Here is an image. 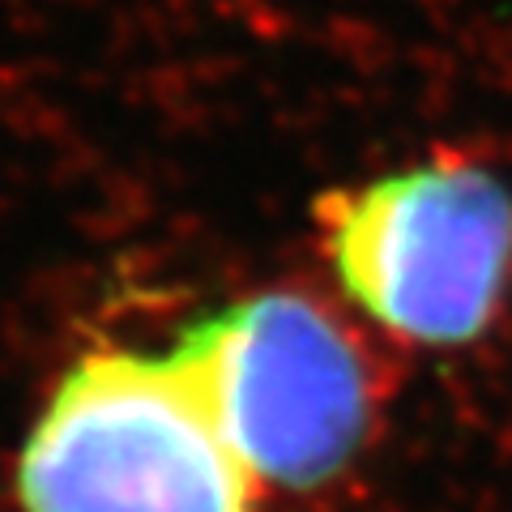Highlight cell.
<instances>
[{
    "instance_id": "cell-1",
    "label": "cell",
    "mask_w": 512,
    "mask_h": 512,
    "mask_svg": "<svg viewBox=\"0 0 512 512\" xmlns=\"http://www.w3.org/2000/svg\"><path fill=\"white\" fill-rule=\"evenodd\" d=\"M22 512H256L261 483L167 355L90 346L13 461Z\"/></svg>"
},
{
    "instance_id": "cell-2",
    "label": "cell",
    "mask_w": 512,
    "mask_h": 512,
    "mask_svg": "<svg viewBox=\"0 0 512 512\" xmlns=\"http://www.w3.org/2000/svg\"><path fill=\"white\" fill-rule=\"evenodd\" d=\"M167 355L261 487H325L372 436V363L325 303L291 286L197 312Z\"/></svg>"
},
{
    "instance_id": "cell-3",
    "label": "cell",
    "mask_w": 512,
    "mask_h": 512,
    "mask_svg": "<svg viewBox=\"0 0 512 512\" xmlns=\"http://www.w3.org/2000/svg\"><path fill=\"white\" fill-rule=\"evenodd\" d=\"M320 248L355 308L419 346L483 338L512 278V188L478 158L423 163L316 197Z\"/></svg>"
}]
</instances>
